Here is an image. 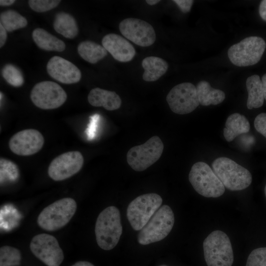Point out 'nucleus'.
<instances>
[{"label": "nucleus", "mask_w": 266, "mask_h": 266, "mask_svg": "<svg viewBox=\"0 0 266 266\" xmlns=\"http://www.w3.org/2000/svg\"><path fill=\"white\" fill-rule=\"evenodd\" d=\"M19 176L18 166L10 160L1 158L0 159V184L13 182Z\"/></svg>", "instance_id": "27"}, {"label": "nucleus", "mask_w": 266, "mask_h": 266, "mask_svg": "<svg viewBox=\"0 0 266 266\" xmlns=\"http://www.w3.org/2000/svg\"><path fill=\"white\" fill-rule=\"evenodd\" d=\"M141 65L144 70L142 78L147 82L157 81L166 73L168 68V65L165 60L155 56L145 58Z\"/></svg>", "instance_id": "19"}, {"label": "nucleus", "mask_w": 266, "mask_h": 266, "mask_svg": "<svg viewBox=\"0 0 266 266\" xmlns=\"http://www.w3.org/2000/svg\"><path fill=\"white\" fill-rule=\"evenodd\" d=\"M163 202L156 193L139 196L132 200L127 209V217L132 228L140 231L159 209Z\"/></svg>", "instance_id": "7"}, {"label": "nucleus", "mask_w": 266, "mask_h": 266, "mask_svg": "<svg viewBox=\"0 0 266 266\" xmlns=\"http://www.w3.org/2000/svg\"><path fill=\"white\" fill-rule=\"evenodd\" d=\"M167 266L165 265H161V266Z\"/></svg>", "instance_id": "41"}, {"label": "nucleus", "mask_w": 266, "mask_h": 266, "mask_svg": "<svg viewBox=\"0 0 266 266\" xmlns=\"http://www.w3.org/2000/svg\"><path fill=\"white\" fill-rule=\"evenodd\" d=\"M248 92L247 107L249 109L259 108L264 104V95L260 76L255 74L247 78L246 82Z\"/></svg>", "instance_id": "24"}, {"label": "nucleus", "mask_w": 266, "mask_h": 266, "mask_svg": "<svg viewBox=\"0 0 266 266\" xmlns=\"http://www.w3.org/2000/svg\"><path fill=\"white\" fill-rule=\"evenodd\" d=\"M32 37L36 45L41 49L63 52L66 49L63 41L41 28H36L32 33Z\"/></svg>", "instance_id": "21"}, {"label": "nucleus", "mask_w": 266, "mask_h": 266, "mask_svg": "<svg viewBox=\"0 0 266 266\" xmlns=\"http://www.w3.org/2000/svg\"><path fill=\"white\" fill-rule=\"evenodd\" d=\"M76 201L72 198H65L49 204L39 214L37 222L42 229L54 231L66 225L75 214Z\"/></svg>", "instance_id": "4"}, {"label": "nucleus", "mask_w": 266, "mask_h": 266, "mask_svg": "<svg viewBox=\"0 0 266 266\" xmlns=\"http://www.w3.org/2000/svg\"><path fill=\"white\" fill-rule=\"evenodd\" d=\"M84 158L77 151L64 153L54 159L49 166L48 173L55 181H62L77 173L82 168Z\"/></svg>", "instance_id": "14"}, {"label": "nucleus", "mask_w": 266, "mask_h": 266, "mask_svg": "<svg viewBox=\"0 0 266 266\" xmlns=\"http://www.w3.org/2000/svg\"><path fill=\"white\" fill-rule=\"evenodd\" d=\"M263 89L264 95V99L266 100V73L262 78Z\"/></svg>", "instance_id": "37"}, {"label": "nucleus", "mask_w": 266, "mask_h": 266, "mask_svg": "<svg viewBox=\"0 0 266 266\" xmlns=\"http://www.w3.org/2000/svg\"><path fill=\"white\" fill-rule=\"evenodd\" d=\"M119 29L124 37L140 46H149L156 40V33L152 26L139 19H125L119 23Z\"/></svg>", "instance_id": "13"}, {"label": "nucleus", "mask_w": 266, "mask_h": 266, "mask_svg": "<svg viewBox=\"0 0 266 266\" xmlns=\"http://www.w3.org/2000/svg\"><path fill=\"white\" fill-rule=\"evenodd\" d=\"M164 145L160 138L153 136L144 144L132 147L127 154V161L134 170L142 171L161 157Z\"/></svg>", "instance_id": "9"}, {"label": "nucleus", "mask_w": 266, "mask_h": 266, "mask_svg": "<svg viewBox=\"0 0 266 266\" xmlns=\"http://www.w3.org/2000/svg\"><path fill=\"white\" fill-rule=\"evenodd\" d=\"M1 75L5 80L10 85L19 87L23 85L24 78L21 70L16 66L8 64L3 66Z\"/></svg>", "instance_id": "29"}, {"label": "nucleus", "mask_w": 266, "mask_h": 266, "mask_svg": "<svg viewBox=\"0 0 266 266\" xmlns=\"http://www.w3.org/2000/svg\"><path fill=\"white\" fill-rule=\"evenodd\" d=\"M46 70L51 77L64 84L76 83L81 78V71L74 64L58 56L50 58Z\"/></svg>", "instance_id": "16"}, {"label": "nucleus", "mask_w": 266, "mask_h": 266, "mask_svg": "<svg viewBox=\"0 0 266 266\" xmlns=\"http://www.w3.org/2000/svg\"><path fill=\"white\" fill-rule=\"evenodd\" d=\"M22 259L21 252L10 246H3L0 248V266H18Z\"/></svg>", "instance_id": "28"}, {"label": "nucleus", "mask_w": 266, "mask_h": 266, "mask_svg": "<svg viewBox=\"0 0 266 266\" xmlns=\"http://www.w3.org/2000/svg\"><path fill=\"white\" fill-rule=\"evenodd\" d=\"M30 98L33 103L42 109H53L59 107L66 101L67 95L58 84L50 81H43L33 88Z\"/></svg>", "instance_id": "10"}, {"label": "nucleus", "mask_w": 266, "mask_h": 266, "mask_svg": "<svg viewBox=\"0 0 266 266\" xmlns=\"http://www.w3.org/2000/svg\"><path fill=\"white\" fill-rule=\"evenodd\" d=\"M246 266H266V247L254 249L247 258Z\"/></svg>", "instance_id": "30"}, {"label": "nucleus", "mask_w": 266, "mask_h": 266, "mask_svg": "<svg viewBox=\"0 0 266 266\" xmlns=\"http://www.w3.org/2000/svg\"><path fill=\"white\" fill-rule=\"evenodd\" d=\"M77 52L83 59L93 64L107 55V51L103 46L90 40L81 42L77 46Z\"/></svg>", "instance_id": "25"}, {"label": "nucleus", "mask_w": 266, "mask_h": 266, "mask_svg": "<svg viewBox=\"0 0 266 266\" xmlns=\"http://www.w3.org/2000/svg\"><path fill=\"white\" fill-rule=\"evenodd\" d=\"M15 2V0H0V5L3 6H9L13 4Z\"/></svg>", "instance_id": "38"}, {"label": "nucleus", "mask_w": 266, "mask_h": 266, "mask_svg": "<svg viewBox=\"0 0 266 266\" xmlns=\"http://www.w3.org/2000/svg\"><path fill=\"white\" fill-rule=\"evenodd\" d=\"M30 248L33 254L47 266H60L64 260V255L57 239L49 234L33 236Z\"/></svg>", "instance_id": "12"}, {"label": "nucleus", "mask_w": 266, "mask_h": 266, "mask_svg": "<svg viewBox=\"0 0 266 266\" xmlns=\"http://www.w3.org/2000/svg\"><path fill=\"white\" fill-rule=\"evenodd\" d=\"M0 24L7 32H11L26 27L28 21L16 11L8 9L0 13Z\"/></svg>", "instance_id": "26"}, {"label": "nucleus", "mask_w": 266, "mask_h": 266, "mask_svg": "<svg viewBox=\"0 0 266 266\" xmlns=\"http://www.w3.org/2000/svg\"><path fill=\"white\" fill-rule=\"evenodd\" d=\"M204 257L207 266H232L233 253L227 234L219 230L211 232L203 243Z\"/></svg>", "instance_id": "3"}, {"label": "nucleus", "mask_w": 266, "mask_h": 266, "mask_svg": "<svg viewBox=\"0 0 266 266\" xmlns=\"http://www.w3.org/2000/svg\"><path fill=\"white\" fill-rule=\"evenodd\" d=\"M266 47L261 37L249 36L231 46L228 51L230 61L238 66H252L258 63Z\"/></svg>", "instance_id": "8"}, {"label": "nucleus", "mask_w": 266, "mask_h": 266, "mask_svg": "<svg viewBox=\"0 0 266 266\" xmlns=\"http://www.w3.org/2000/svg\"><path fill=\"white\" fill-rule=\"evenodd\" d=\"M171 110L178 114H186L193 111L200 104L195 86L184 82L173 87L166 97Z\"/></svg>", "instance_id": "11"}, {"label": "nucleus", "mask_w": 266, "mask_h": 266, "mask_svg": "<svg viewBox=\"0 0 266 266\" xmlns=\"http://www.w3.org/2000/svg\"><path fill=\"white\" fill-rule=\"evenodd\" d=\"M189 180L195 190L206 198H218L225 192V188L213 170L205 163L194 164L189 174Z\"/></svg>", "instance_id": "6"}, {"label": "nucleus", "mask_w": 266, "mask_h": 266, "mask_svg": "<svg viewBox=\"0 0 266 266\" xmlns=\"http://www.w3.org/2000/svg\"><path fill=\"white\" fill-rule=\"evenodd\" d=\"M259 12L261 17L266 21V0L261 1L259 5Z\"/></svg>", "instance_id": "35"}, {"label": "nucleus", "mask_w": 266, "mask_h": 266, "mask_svg": "<svg viewBox=\"0 0 266 266\" xmlns=\"http://www.w3.org/2000/svg\"><path fill=\"white\" fill-rule=\"evenodd\" d=\"M264 191H265V194L266 198V186H265Z\"/></svg>", "instance_id": "40"}, {"label": "nucleus", "mask_w": 266, "mask_h": 266, "mask_svg": "<svg viewBox=\"0 0 266 266\" xmlns=\"http://www.w3.org/2000/svg\"><path fill=\"white\" fill-rule=\"evenodd\" d=\"M101 43L107 51L119 62H130L135 55V50L133 45L120 35L107 34L103 36Z\"/></svg>", "instance_id": "17"}, {"label": "nucleus", "mask_w": 266, "mask_h": 266, "mask_svg": "<svg viewBox=\"0 0 266 266\" xmlns=\"http://www.w3.org/2000/svg\"><path fill=\"white\" fill-rule=\"evenodd\" d=\"M249 122L246 117L238 113L230 115L227 119L224 136L228 142L233 140L236 136L249 132Z\"/></svg>", "instance_id": "20"}, {"label": "nucleus", "mask_w": 266, "mask_h": 266, "mask_svg": "<svg viewBox=\"0 0 266 266\" xmlns=\"http://www.w3.org/2000/svg\"><path fill=\"white\" fill-rule=\"evenodd\" d=\"M88 100L93 106H102L109 111L119 109L122 104L121 99L116 92L100 88H95L90 91Z\"/></svg>", "instance_id": "18"}, {"label": "nucleus", "mask_w": 266, "mask_h": 266, "mask_svg": "<svg viewBox=\"0 0 266 266\" xmlns=\"http://www.w3.org/2000/svg\"><path fill=\"white\" fill-rule=\"evenodd\" d=\"M174 223V215L167 205L160 207L137 234L138 242L147 245L161 241L170 232Z\"/></svg>", "instance_id": "5"}, {"label": "nucleus", "mask_w": 266, "mask_h": 266, "mask_svg": "<svg viewBox=\"0 0 266 266\" xmlns=\"http://www.w3.org/2000/svg\"><path fill=\"white\" fill-rule=\"evenodd\" d=\"M60 0H30L28 3L30 7L37 12H44L50 10L60 3Z\"/></svg>", "instance_id": "31"}, {"label": "nucleus", "mask_w": 266, "mask_h": 266, "mask_svg": "<svg viewBox=\"0 0 266 266\" xmlns=\"http://www.w3.org/2000/svg\"><path fill=\"white\" fill-rule=\"evenodd\" d=\"M196 89L200 104L203 106L218 104L225 99V94L223 91L212 88L206 81H200Z\"/></svg>", "instance_id": "23"}, {"label": "nucleus", "mask_w": 266, "mask_h": 266, "mask_svg": "<svg viewBox=\"0 0 266 266\" xmlns=\"http://www.w3.org/2000/svg\"><path fill=\"white\" fill-rule=\"evenodd\" d=\"M53 28L58 33L66 38L72 39L78 33V28L75 18L70 14L59 12L55 16Z\"/></svg>", "instance_id": "22"}, {"label": "nucleus", "mask_w": 266, "mask_h": 266, "mask_svg": "<svg viewBox=\"0 0 266 266\" xmlns=\"http://www.w3.org/2000/svg\"><path fill=\"white\" fill-rule=\"evenodd\" d=\"M4 27L0 24V47L1 48L5 43L7 39V33Z\"/></svg>", "instance_id": "34"}, {"label": "nucleus", "mask_w": 266, "mask_h": 266, "mask_svg": "<svg viewBox=\"0 0 266 266\" xmlns=\"http://www.w3.org/2000/svg\"><path fill=\"white\" fill-rule=\"evenodd\" d=\"M160 1L161 0H146V3L150 5H155Z\"/></svg>", "instance_id": "39"}, {"label": "nucleus", "mask_w": 266, "mask_h": 266, "mask_svg": "<svg viewBox=\"0 0 266 266\" xmlns=\"http://www.w3.org/2000/svg\"><path fill=\"white\" fill-rule=\"evenodd\" d=\"M183 13L189 12L194 3L192 0H173Z\"/></svg>", "instance_id": "33"}, {"label": "nucleus", "mask_w": 266, "mask_h": 266, "mask_svg": "<svg viewBox=\"0 0 266 266\" xmlns=\"http://www.w3.org/2000/svg\"><path fill=\"white\" fill-rule=\"evenodd\" d=\"M44 139L35 129H26L17 132L9 141L10 150L20 156H29L38 152L42 147Z\"/></svg>", "instance_id": "15"}, {"label": "nucleus", "mask_w": 266, "mask_h": 266, "mask_svg": "<svg viewBox=\"0 0 266 266\" xmlns=\"http://www.w3.org/2000/svg\"><path fill=\"white\" fill-rule=\"evenodd\" d=\"M71 266H95L91 263L87 261H78Z\"/></svg>", "instance_id": "36"}, {"label": "nucleus", "mask_w": 266, "mask_h": 266, "mask_svg": "<svg viewBox=\"0 0 266 266\" xmlns=\"http://www.w3.org/2000/svg\"><path fill=\"white\" fill-rule=\"evenodd\" d=\"M254 124L256 131L266 138V113H261L258 115Z\"/></svg>", "instance_id": "32"}, {"label": "nucleus", "mask_w": 266, "mask_h": 266, "mask_svg": "<svg viewBox=\"0 0 266 266\" xmlns=\"http://www.w3.org/2000/svg\"><path fill=\"white\" fill-rule=\"evenodd\" d=\"M122 233L120 211L114 206L103 209L99 215L95 225L96 241L99 246L110 250L118 244Z\"/></svg>", "instance_id": "1"}, {"label": "nucleus", "mask_w": 266, "mask_h": 266, "mask_svg": "<svg viewBox=\"0 0 266 266\" xmlns=\"http://www.w3.org/2000/svg\"><path fill=\"white\" fill-rule=\"evenodd\" d=\"M212 167L224 187L229 190H242L252 183L250 171L228 158H218L212 163Z\"/></svg>", "instance_id": "2"}]
</instances>
